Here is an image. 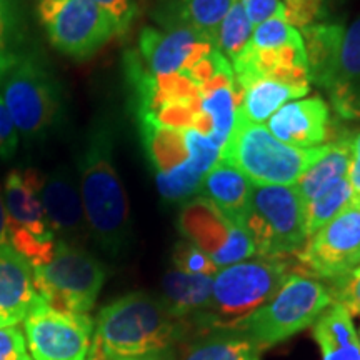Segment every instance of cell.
<instances>
[{"label":"cell","mask_w":360,"mask_h":360,"mask_svg":"<svg viewBox=\"0 0 360 360\" xmlns=\"http://www.w3.org/2000/svg\"><path fill=\"white\" fill-rule=\"evenodd\" d=\"M114 127L107 117L94 122L79 162L80 199L87 232L109 255H120L132 238L127 192L114 155Z\"/></svg>","instance_id":"obj_1"},{"label":"cell","mask_w":360,"mask_h":360,"mask_svg":"<svg viewBox=\"0 0 360 360\" xmlns=\"http://www.w3.org/2000/svg\"><path fill=\"white\" fill-rule=\"evenodd\" d=\"M182 334V321L170 315L159 297L146 292H130L105 305L94 332L109 360L150 357L167 350Z\"/></svg>","instance_id":"obj_2"},{"label":"cell","mask_w":360,"mask_h":360,"mask_svg":"<svg viewBox=\"0 0 360 360\" xmlns=\"http://www.w3.org/2000/svg\"><path fill=\"white\" fill-rule=\"evenodd\" d=\"M290 272L289 262L269 257L222 267L214 276L210 302L195 322L210 330H233L272 299Z\"/></svg>","instance_id":"obj_3"},{"label":"cell","mask_w":360,"mask_h":360,"mask_svg":"<svg viewBox=\"0 0 360 360\" xmlns=\"http://www.w3.org/2000/svg\"><path fill=\"white\" fill-rule=\"evenodd\" d=\"M0 97L25 141L44 139L64 115L60 84L49 65L32 52L17 58L0 75Z\"/></svg>","instance_id":"obj_4"},{"label":"cell","mask_w":360,"mask_h":360,"mask_svg":"<svg viewBox=\"0 0 360 360\" xmlns=\"http://www.w3.org/2000/svg\"><path fill=\"white\" fill-rule=\"evenodd\" d=\"M330 304L334 299L328 285L307 274L290 272L272 299L233 330L245 334L260 349L274 347L314 326Z\"/></svg>","instance_id":"obj_5"},{"label":"cell","mask_w":360,"mask_h":360,"mask_svg":"<svg viewBox=\"0 0 360 360\" xmlns=\"http://www.w3.org/2000/svg\"><path fill=\"white\" fill-rule=\"evenodd\" d=\"M319 150L321 146H287L262 124L247 122L236 114L232 134L220 148V160L240 170L255 186H295Z\"/></svg>","instance_id":"obj_6"},{"label":"cell","mask_w":360,"mask_h":360,"mask_svg":"<svg viewBox=\"0 0 360 360\" xmlns=\"http://www.w3.org/2000/svg\"><path fill=\"white\" fill-rule=\"evenodd\" d=\"M244 227L259 257L283 259L307 242L304 204L295 186L252 187Z\"/></svg>","instance_id":"obj_7"},{"label":"cell","mask_w":360,"mask_h":360,"mask_svg":"<svg viewBox=\"0 0 360 360\" xmlns=\"http://www.w3.org/2000/svg\"><path fill=\"white\" fill-rule=\"evenodd\" d=\"M105 282V269L80 245L57 240L51 262L34 269V285L49 307L64 314H89Z\"/></svg>","instance_id":"obj_8"},{"label":"cell","mask_w":360,"mask_h":360,"mask_svg":"<svg viewBox=\"0 0 360 360\" xmlns=\"http://www.w3.org/2000/svg\"><path fill=\"white\" fill-rule=\"evenodd\" d=\"M37 15L53 47L75 60L96 56L119 35L109 13L90 0H40Z\"/></svg>","instance_id":"obj_9"},{"label":"cell","mask_w":360,"mask_h":360,"mask_svg":"<svg viewBox=\"0 0 360 360\" xmlns=\"http://www.w3.org/2000/svg\"><path fill=\"white\" fill-rule=\"evenodd\" d=\"M177 227L184 238L205 252L219 269L244 262L255 255V245L245 227L231 222L202 195L184 204Z\"/></svg>","instance_id":"obj_10"},{"label":"cell","mask_w":360,"mask_h":360,"mask_svg":"<svg viewBox=\"0 0 360 360\" xmlns=\"http://www.w3.org/2000/svg\"><path fill=\"white\" fill-rule=\"evenodd\" d=\"M299 260L309 276L337 281L360 265V200L352 199L339 215L307 238Z\"/></svg>","instance_id":"obj_11"},{"label":"cell","mask_w":360,"mask_h":360,"mask_svg":"<svg viewBox=\"0 0 360 360\" xmlns=\"http://www.w3.org/2000/svg\"><path fill=\"white\" fill-rule=\"evenodd\" d=\"M27 347L34 360H87L94 339L89 314H64L42 299L24 319Z\"/></svg>","instance_id":"obj_12"},{"label":"cell","mask_w":360,"mask_h":360,"mask_svg":"<svg viewBox=\"0 0 360 360\" xmlns=\"http://www.w3.org/2000/svg\"><path fill=\"white\" fill-rule=\"evenodd\" d=\"M141 58L154 75H186L187 70L209 56L215 44L188 27L174 25L159 30L146 27L139 37Z\"/></svg>","instance_id":"obj_13"},{"label":"cell","mask_w":360,"mask_h":360,"mask_svg":"<svg viewBox=\"0 0 360 360\" xmlns=\"http://www.w3.org/2000/svg\"><path fill=\"white\" fill-rule=\"evenodd\" d=\"M42 205L51 231L58 236V240L79 245L85 233L84 205L80 191L75 184L74 174L67 165L57 167L44 180Z\"/></svg>","instance_id":"obj_14"},{"label":"cell","mask_w":360,"mask_h":360,"mask_svg":"<svg viewBox=\"0 0 360 360\" xmlns=\"http://www.w3.org/2000/svg\"><path fill=\"white\" fill-rule=\"evenodd\" d=\"M330 112L321 97L289 102L269 119L267 130L277 141L299 148L319 147L327 139Z\"/></svg>","instance_id":"obj_15"},{"label":"cell","mask_w":360,"mask_h":360,"mask_svg":"<svg viewBox=\"0 0 360 360\" xmlns=\"http://www.w3.org/2000/svg\"><path fill=\"white\" fill-rule=\"evenodd\" d=\"M45 177L37 169H13L4 180V202L12 224L39 237H56L49 227L42 205Z\"/></svg>","instance_id":"obj_16"},{"label":"cell","mask_w":360,"mask_h":360,"mask_svg":"<svg viewBox=\"0 0 360 360\" xmlns=\"http://www.w3.org/2000/svg\"><path fill=\"white\" fill-rule=\"evenodd\" d=\"M39 300L34 269L11 245L0 247V319L4 326L24 321Z\"/></svg>","instance_id":"obj_17"},{"label":"cell","mask_w":360,"mask_h":360,"mask_svg":"<svg viewBox=\"0 0 360 360\" xmlns=\"http://www.w3.org/2000/svg\"><path fill=\"white\" fill-rule=\"evenodd\" d=\"M327 92L337 114L360 117V17L344 30Z\"/></svg>","instance_id":"obj_18"},{"label":"cell","mask_w":360,"mask_h":360,"mask_svg":"<svg viewBox=\"0 0 360 360\" xmlns=\"http://www.w3.org/2000/svg\"><path fill=\"white\" fill-rule=\"evenodd\" d=\"M254 184L240 170L219 160L202 182V197L209 199L231 222L244 227Z\"/></svg>","instance_id":"obj_19"},{"label":"cell","mask_w":360,"mask_h":360,"mask_svg":"<svg viewBox=\"0 0 360 360\" xmlns=\"http://www.w3.org/2000/svg\"><path fill=\"white\" fill-rule=\"evenodd\" d=\"M312 327L322 360H360L359 330L344 305H328Z\"/></svg>","instance_id":"obj_20"},{"label":"cell","mask_w":360,"mask_h":360,"mask_svg":"<svg viewBox=\"0 0 360 360\" xmlns=\"http://www.w3.org/2000/svg\"><path fill=\"white\" fill-rule=\"evenodd\" d=\"M212 281L209 276H193L182 270L172 269L162 277V304L179 321L195 319L204 312L212 295Z\"/></svg>","instance_id":"obj_21"},{"label":"cell","mask_w":360,"mask_h":360,"mask_svg":"<svg viewBox=\"0 0 360 360\" xmlns=\"http://www.w3.org/2000/svg\"><path fill=\"white\" fill-rule=\"evenodd\" d=\"M233 2L236 0H172L170 6L162 8L159 24L164 29L188 27L215 44L219 27Z\"/></svg>","instance_id":"obj_22"},{"label":"cell","mask_w":360,"mask_h":360,"mask_svg":"<svg viewBox=\"0 0 360 360\" xmlns=\"http://www.w3.org/2000/svg\"><path fill=\"white\" fill-rule=\"evenodd\" d=\"M344 30L340 24H323V22H317L302 30L307 40L305 53H307L309 79L310 82L326 90L334 75Z\"/></svg>","instance_id":"obj_23"},{"label":"cell","mask_w":360,"mask_h":360,"mask_svg":"<svg viewBox=\"0 0 360 360\" xmlns=\"http://www.w3.org/2000/svg\"><path fill=\"white\" fill-rule=\"evenodd\" d=\"M350 141L342 139L334 143L321 146V150L312 164L305 169V172L297 180L295 188L299 192L302 204L312 199V197L326 187L327 184L334 182L337 179L347 177L350 169Z\"/></svg>","instance_id":"obj_24"},{"label":"cell","mask_w":360,"mask_h":360,"mask_svg":"<svg viewBox=\"0 0 360 360\" xmlns=\"http://www.w3.org/2000/svg\"><path fill=\"white\" fill-rule=\"evenodd\" d=\"M139 124L143 148L155 174L169 172L188 159L184 130L162 127L148 120H139Z\"/></svg>","instance_id":"obj_25"},{"label":"cell","mask_w":360,"mask_h":360,"mask_svg":"<svg viewBox=\"0 0 360 360\" xmlns=\"http://www.w3.org/2000/svg\"><path fill=\"white\" fill-rule=\"evenodd\" d=\"M309 89H297L290 85L281 84L277 80L264 79L255 82L252 87L245 90L242 103L236 110L237 115L252 124H264L276 114V110L283 102L290 98L304 97Z\"/></svg>","instance_id":"obj_26"},{"label":"cell","mask_w":360,"mask_h":360,"mask_svg":"<svg viewBox=\"0 0 360 360\" xmlns=\"http://www.w3.org/2000/svg\"><path fill=\"white\" fill-rule=\"evenodd\" d=\"M262 349L238 330H215L188 350L186 360H260Z\"/></svg>","instance_id":"obj_27"},{"label":"cell","mask_w":360,"mask_h":360,"mask_svg":"<svg viewBox=\"0 0 360 360\" xmlns=\"http://www.w3.org/2000/svg\"><path fill=\"white\" fill-rule=\"evenodd\" d=\"M354 199V191L347 177L337 179L322 187L307 204H304V220L307 238L319 232L323 225L330 222L335 215L350 204Z\"/></svg>","instance_id":"obj_28"},{"label":"cell","mask_w":360,"mask_h":360,"mask_svg":"<svg viewBox=\"0 0 360 360\" xmlns=\"http://www.w3.org/2000/svg\"><path fill=\"white\" fill-rule=\"evenodd\" d=\"M27 19L22 0H0V75L25 51Z\"/></svg>","instance_id":"obj_29"},{"label":"cell","mask_w":360,"mask_h":360,"mask_svg":"<svg viewBox=\"0 0 360 360\" xmlns=\"http://www.w3.org/2000/svg\"><path fill=\"white\" fill-rule=\"evenodd\" d=\"M252 29L254 27L247 17L244 6H242L240 0H236L219 27L215 47L227 57V60H236L250 44Z\"/></svg>","instance_id":"obj_30"},{"label":"cell","mask_w":360,"mask_h":360,"mask_svg":"<svg viewBox=\"0 0 360 360\" xmlns=\"http://www.w3.org/2000/svg\"><path fill=\"white\" fill-rule=\"evenodd\" d=\"M200 110L212 119V134L209 135V139L214 146L222 148L236 124V98L232 87L217 89L209 96L202 97Z\"/></svg>","instance_id":"obj_31"},{"label":"cell","mask_w":360,"mask_h":360,"mask_svg":"<svg viewBox=\"0 0 360 360\" xmlns=\"http://www.w3.org/2000/svg\"><path fill=\"white\" fill-rule=\"evenodd\" d=\"M204 175L197 172L188 160L169 172L155 174V184L160 197L167 202H187L202 193Z\"/></svg>","instance_id":"obj_32"},{"label":"cell","mask_w":360,"mask_h":360,"mask_svg":"<svg viewBox=\"0 0 360 360\" xmlns=\"http://www.w3.org/2000/svg\"><path fill=\"white\" fill-rule=\"evenodd\" d=\"M302 42L304 37L299 30L287 22L283 4H281L278 11L270 19L255 27L250 39V44L259 51H278L287 45H297Z\"/></svg>","instance_id":"obj_33"},{"label":"cell","mask_w":360,"mask_h":360,"mask_svg":"<svg viewBox=\"0 0 360 360\" xmlns=\"http://www.w3.org/2000/svg\"><path fill=\"white\" fill-rule=\"evenodd\" d=\"M8 242L17 254L22 255L32 269L44 267L51 262L56 252L57 238L56 237H39L34 236L27 229L11 222L8 229Z\"/></svg>","instance_id":"obj_34"},{"label":"cell","mask_w":360,"mask_h":360,"mask_svg":"<svg viewBox=\"0 0 360 360\" xmlns=\"http://www.w3.org/2000/svg\"><path fill=\"white\" fill-rule=\"evenodd\" d=\"M172 260L175 269L182 270L186 274H193V276L214 277L220 270L205 252H202L199 247L187 240H180L174 247Z\"/></svg>","instance_id":"obj_35"},{"label":"cell","mask_w":360,"mask_h":360,"mask_svg":"<svg viewBox=\"0 0 360 360\" xmlns=\"http://www.w3.org/2000/svg\"><path fill=\"white\" fill-rule=\"evenodd\" d=\"M184 137H186L188 164L205 177V174L219 162L220 148L214 146V142L209 137L193 129L184 130Z\"/></svg>","instance_id":"obj_36"},{"label":"cell","mask_w":360,"mask_h":360,"mask_svg":"<svg viewBox=\"0 0 360 360\" xmlns=\"http://www.w3.org/2000/svg\"><path fill=\"white\" fill-rule=\"evenodd\" d=\"M328 289L334 302L344 305L350 315H360V265L347 276L332 281Z\"/></svg>","instance_id":"obj_37"},{"label":"cell","mask_w":360,"mask_h":360,"mask_svg":"<svg viewBox=\"0 0 360 360\" xmlns=\"http://www.w3.org/2000/svg\"><path fill=\"white\" fill-rule=\"evenodd\" d=\"M285 8L287 22L294 29H307V27L317 24L323 8V0H285L283 4Z\"/></svg>","instance_id":"obj_38"},{"label":"cell","mask_w":360,"mask_h":360,"mask_svg":"<svg viewBox=\"0 0 360 360\" xmlns=\"http://www.w3.org/2000/svg\"><path fill=\"white\" fill-rule=\"evenodd\" d=\"M0 360H34L27 352L25 335L19 327H0Z\"/></svg>","instance_id":"obj_39"},{"label":"cell","mask_w":360,"mask_h":360,"mask_svg":"<svg viewBox=\"0 0 360 360\" xmlns=\"http://www.w3.org/2000/svg\"><path fill=\"white\" fill-rule=\"evenodd\" d=\"M90 2H94L103 12L109 13L110 19L115 22L117 29H119V35L127 32L135 15H137V7H135L134 0H90Z\"/></svg>","instance_id":"obj_40"},{"label":"cell","mask_w":360,"mask_h":360,"mask_svg":"<svg viewBox=\"0 0 360 360\" xmlns=\"http://www.w3.org/2000/svg\"><path fill=\"white\" fill-rule=\"evenodd\" d=\"M19 146V132L0 97V159H11Z\"/></svg>","instance_id":"obj_41"},{"label":"cell","mask_w":360,"mask_h":360,"mask_svg":"<svg viewBox=\"0 0 360 360\" xmlns=\"http://www.w3.org/2000/svg\"><path fill=\"white\" fill-rule=\"evenodd\" d=\"M245 8L252 27H257L274 15L278 11L282 2L278 0H240Z\"/></svg>","instance_id":"obj_42"},{"label":"cell","mask_w":360,"mask_h":360,"mask_svg":"<svg viewBox=\"0 0 360 360\" xmlns=\"http://www.w3.org/2000/svg\"><path fill=\"white\" fill-rule=\"evenodd\" d=\"M350 141V169L349 180L354 191V199L360 200V132L354 135Z\"/></svg>","instance_id":"obj_43"},{"label":"cell","mask_w":360,"mask_h":360,"mask_svg":"<svg viewBox=\"0 0 360 360\" xmlns=\"http://www.w3.org/2000/svg\"><path fill=\"white\" fill-rule=\"evenodd\" d=\"M8 229H11V220H8L6 202H4V193L0 191V247L11 245V242H8Z\"/></svg>","instance_id":"obj_44"},{"label":"cell","mask_w":360,"mask_h":360,"mask_svg":"<svg viewBox=\"0 0 360 360\" xmlns=\"http://www.w3.org/2000/svg\"><path fill=\"white\" fill-rule=\"evenodd\" d=\"M87 360H109L105 357V354H103L101 342L97 340L96 335H94V339H92V345H90Z\"/></svg>","instance_id":"obj_45"},{"label":"cell","mask_w":360,"mask_h":360,"mask_svg":"<svg viewBox=\"0 0 360 360\" xmlns=\"http://www.w3.org/2000/svg\"><path fill=\"white\" fill-rule=\"evenodd\" d=\"M120 360H150V359H147V357H142V359H120Z\"/></svg>","instance_id":"obj_46"},{"label":"cell","mask_w":360,"mask_h":360,"mask_svg":"<svg viewBox=\"0 0 360 360\" xmlns=\"http://www.w3.org/2000/svg\"><path fill=\"white\" fill-rule=\"evenodd\" d=\"M0 327H6V326H4V322H2V319H0Z\"/></svg>","instance_id":"obj_47"},{"label":"cell","mask_w":360,"mask_h":360,"mask_svg":"<svg viewBox=\"0 0 360 360\" xmlns=\"http://www.w3.org/2000/svg\"><path fill=\"white\" fill-rule=\"evenodd\" d=\"M359 337H360V330H359Z\"/></svg>","instance_id":"obj_48"}]
</instances>
